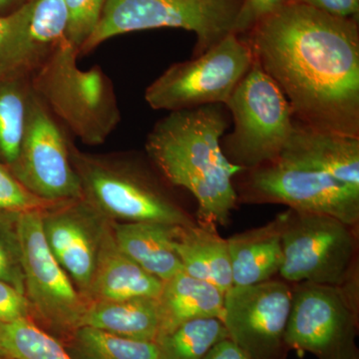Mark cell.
<instances>
[{"instance_id": "16", "label": "cell", "mask_w": 359, "mask_h": 359, "mask_svg": "<svg viewBox=\"0 0 359 359\" xmlns=\"http://www.w3.org/2000/svg\"><path fill=\"white\" fill-rule=\"evenodd\" d=\"M112 223L109 221L101 238L95 269L85 297L87 304L136 297L158 299L163 287L162 280L147 273L119 249Z\"/></svg>"}, {"instance_id": "20", "label": "cell", "mask_w": 359, "mask_h": 359, "mask_svg": "<svg viewBox=\"0 0 359 359\" xmlns=\"http://www.w3.org/2000/svg\"><path fill=\"white\" fill-rule=\"evenodd\" d=\"M174 248L189 276L211 283L224 294L233 287L228 243L216 228L200 224L178 226Z\"/></svg>"}, {"instance_id": "3", "label": "cell", "mask_w": 359, "mask_h": 359, "mask_svg": "<svg viewBox=\"0 0 359 359\" xmlns=\"http://www.w3.org/2000/svg\"><path fill=\"white\" fill-rule=\"evenodd\" d=\"M70 154L83 197L111 221L182 226L196 224L167 190L166 180L156 176L141 158L89 154L72 142Z\"/></svg>"}, {"instance_id": "31", "label": "cell", "mask_w": 359, "mask_h": 359, "mask_svg": "<svg viewBox=\"0 0 359 359\" xmlns=\"http://www.w3.org/2000/svg\"><path fill=\"white\" fill-rule=\"evenodd\" d=\"M29 318L30 309L25 294L0 280V320L4 323Z\"/></svg>"}, {"instance_id": "27", "label": "cell", "mask_w": 359, "mask_h": 359, "mask_svg": "<svg viewBox=\"0 0 359 359\" xmlns=\"http://www.w3.org/2000/svg\"><path fill=\"white\" fill-rule=\"evenodd\" d=\"M18 216L14 212H0V280L25 294Z\"/></svg>"}, {"instance_id": "21", "label": "cell", "mask_w": 359, "mask_h": 359, "mask_svg": "<svg viewBox=\"0 0 359 359\" xmlns=\"http://www.w3.org/2000/svg\"><path fill=\"white\" fill-rule=\"evenodd\" d=\"M224 302V294L216 285L189 276L185 271L177 273L163 283L158 297L162 318L160 337L196 318H218L223 320Z\"/></svg>"}, {"instance_id": "9", "label": "cell", "mask_w": 359, "mask_h": 359, "mask_svg": "<svg viewBox=\"0 0 359 359\" xmlns=\"http://www.w3.org/2000/svg\"><path fill=\"white\" fill-rule=\"evenodd\" d=\"M235 186L238 201L249 204H282L294 211L325 215L355 228L359 223V190L327 174L282 159L243 170Z\"/></svg>"}, {"instance_id": "29", "label": "cell", "mask_w": 359, "mask_h": 359, "mask_svg": "<svg viewBox=\"0 0 359 359\" xmlns=\"http://www.w3.org/2000/svg\"><path fill=\"white\" fill-rule=\"evenodd\" d=\"M107 0H65L68 11L66 39L78 52L95 30Z\"/></svg>"}, {"instance_id": "37", "label": "cell", "mask_w": 359, "mask_h": 359, "mask_svg": "<svg viewBox=\"0 0 359 359\" xmlns=\"http://www.w3.org/2000/svg\"><path fill=\"white\" fill-rule=\"evenodd\" d=\"M0 359H2V358H0Z\"/></svg>"}, {"instance_id": "5", "label": "cell", "mask_w": 359, "mask_h": 359, "mask_svg": "<svg viewBox=\"0 0 359 359\" xmlns=\"http://www.w3.org/2000/svg\"><path fill=\"white\" fill-rule=\"evenodd\" d=\"M224 105L233 126L222 137L221 148L231 164L248 170L280 157L294 116L283 92L256 59Z\"/></svg>"}, {"instance_id": "34", "label": "cell", "mask_w": 359, "mask_h": 359, "mask_svg": "<svg viewBox=\"0 0 359 359\" xmlns=\"http://www.w3.org/2000/svg\"><path fill=\"white\" fill-rule=\"evenodd\" d=\"M34 0H0V15L13 13Z\"/></svg>"}, {"instance_id": "32", "label": "cell", "mask_w": 359, "mask_h": 359, "mask_svg": "<svg viewBox=\"0 0 359 359\" xmlns=\"http://www.w3.org/2000/svg\"><path fill=\"white\" fill-rule=\"evenodd\" d=\"M313 7L340 18H355L359 13V0H287Z\"/></svg>"}, {"instance_id": "22", "label": "cell", "mask_w": 359, "mask_h": 359, "mask_svg": "<svg viewBox=\"0 0 359 359\" xmlns=\"http://www.w3.org/2000/svg\"><path fill=\"white\" fill-rule=\"evenodd\" d=\"M83 325L125 339L156 342L162 330L159 302L155 297L88 302L82 318Z\"/></svg>"}, {"instance_id": "18", "label": "cell", "mask_w": 359, "mask_h": 359, "mask_svg": "<svg viewBox=\"0 0 359 359\" xmlns=\"http://www.w3.org/2000/svg\"><path fill=\"white\" fill-rule=\"evenodd\" d=\"M283 214L259 228L226 240L233 285L245 287L273 280L282 268Z\"/></svg>"}, {"instance_id": "19", "label": "cell", "mask_w": 359, "mask_h": 359, "mask_svg": "<svg viewBox=\"0 0 359 359\" xmlns=\"http://www.w3.org/2000/svg\"><path fill=\"white\" fill-rule=\"evenodd\" d=\"M177 226L150 222L112 223L119 249L163 283L184 271L174 248Z\"/></svg>"}, {"instance_id": "13", "label": "cell", "mask_w": 359, "mask_h": 359, "mask_svg": "<svg viewBox=\"0 0 359 359\" xmlns=\"http://www.w3.org/2000/svg\"><path fill=\"white\" fill-rule=\"evenodd\" d=\"M292 290L282 280L233 285L224 292L223 323L229 339L250 359H285Z\"/></svg>"}, {"instance_id": "25", "label": "cell", "mask_w": 359, "mask_h": 359, "mask_svg": "<svg viewBox=\"0 0 359 359\" xmlns=\"http://www.w3.org/2000/svg\"><path fill=\"white\" fill-rule=\"evenodd\" d=\"M226 339L228 330L221 318H203L182 323L161 335L155 344L158 359H203Z\"/></svg>"}, {"instance_id": "17", "label": "cell", "mask_w": 359, "mask_h": 359, "mask_svg": "<svg viewBox=\"0 0 359 359\" xmlns=\"http://www.w3.org/2000/svg\"><path fill=\"white\" fill-rule=\"evenodd\" d=\"M34 1L0 15V79L32 76L63 41L32 20Z\"/></svg>"}, {"instance_id": "24", "label": "cell", "mask_w": 359, "mask_h": 359, "mask_svg": "<svg viewBox=\"0 0 359 359\" xmlns=\"http://www.w3.org/2000/svg\"><path fill=\"white\" fill-rule=\"evenodd\" d=\"M62 344L73 359H158L155 342L125 339L86 325Z\"/></svg>"}, {"instance_id": "23", "label": "cell", "mask_w": 359, "mask_h": 359, "mask_svg": "<svg viewBox=\"0 0 359 359\" xmlns=\"http://www.w3.org/2000/svg\"><path fill=\"white\" fill-rule=\"evenodd\" d=\"M32 76L0 79V163L11 169L20 152L32 96Z\"/></svg>"}, {"instance_id": "33", "label": "cell", "mask_w": 359, "mask_h": 359, "mask_svg": "<svg viewBox=\"0 0 359 359\" xmlns=\"http://www.w3.org/2000/svg\"><path fill=\"white\" fill-rule=\"evenodd\" d=\"M203 359H250L230 339L222 340Z\"/></svg>"}, {"instance_id": "2", "label": "cell", "mask_w": 359, "mask_h": 359, "mask_svg": "<svg viewBox=\"0 0 359 359\" xmlns=\"http://www.w3.org/2000/svg\"><path fill=\"white\" fill-rule=\"evenodd\" d=\"M231 123L224 104H210L169 112L146 139L148 159L167 183L192 194L203 226H226L238 202L233 182L243 169L221 148Z\"/></svg>"}, {"instance_id": "15", "label": "cell", "mask_w": 359, "mask_h": 359, "mask_svg": "<svg viewBox=\"0 0 359 359\" xmlns=\"http://www.w3.org/2000/svg\"><path fill=\"white\" fill-rule=\"evenodd\" d=\"M278 159L327 174L359 190V138L311 128L294 119Z\"/></svg>"}, {"instance_id": "6", "label": "cell", "mask_w": 359, "mask_h": 359, "mask_svg": "<svg viewBox=\"0 0 359 359\" xmlns=\"http://www.w3.org/2000/svg\"><path fill=\"white\" fill-rule=\"evenodd\" d=\"M241 4L242 0H107L79 55H86L118 35L171 27L195 33L196 57L233 33Z\"/></svg>"}, {"instance_id": "35", "label": "cell", "mask_w": 359, "mask_h": 359, "mask_svg": "<svg viewBox=\"0 0 359 359\" xmlns=\"http://www.w3.org/2000/svg\"><path fill=\"white\" fill-rule=\"evenodd\" d=\"M4 327H6V323L0 320V358L9 359L6 348H4Z\"/></svg>"}, {"instance_id": "4", "label": "cell", "mask_w": 359, "mask_h": 359, "mask_svg": "<svg viewBox=\"0 0 359 359\" xmlns=\"http://www.w3.org/2000/svg\"><path fill=\"white\" fill-rule=\"evenodd\" d=\"M76 47L63 40L32 75L35 95L85 145H102L121 122L114 85L100 65L81 69Z\"/></svg>"}, {"instance_id": "10", "label": "cell", "mask_w": 359, "mask_h": 359, "mask_svg": "<svg viewBox=\"0 0 359 359\" xmlns=\"http://www.w3.org/2000/svg\"><path fill=\"white\" fill-rule=\"evenodd\" d=\"M283 218V278L341 287L353 278L355 228L325 215L290 209Z\"/></svg>"}, {"instance_id": "14", "label": "cell", "mask_w": 359, "mask_h": 359, "mask_svg": "<svg viewBox=\"0 0 359 359\" xmlns=\"http://www.w3.org/2000/svg\"><path fill=\"white\" fill-rule=\"evenodd\" d=\"M109 221L84 197L59 203L41 212L47 245L84 299Z\"/></svg>"}, {"instance_id": "36", "label": "cell", "mask_w": 359, "mask_h": 359, "mask_svg": "<svg viewBox=\"0 0 359 359\" xmlns=\"http://www.w3.org/2000/svg\"><path fill=\"white\" fill-rule=\"evenodd\" d=\"M349 359H359V353L358 351L356 353H354L353 356H351Z\"/></svg>"}, {"instance_id": "28", "label": "cell", "mask_w": 359, "mask_h": 359, "mask_svg": "<svg viewBox=\"0 0 359 359\" xmlns=\"http://www.w3.org/2000/svg\"><path fill=\"white\" fill-rule=\"evenodd\" d=\"M61 202L41 199L14 176L11 170L0 163V212L44 211Z\"/></svg>"}, {"instance_id": "1", "label": "cell", "mask_w": 359, "mask_h": 359, "mask_svg": "<svg viewBox=\"0 0 359 359\" xmlns=\"http://www.w3.org/2000/svg\"><path fill=\"white\" fill-rule=\"evenodd\" d=\"M244 39L290 104L294 119L311 128L359 138V28L287 1Z\"/></svg>"}, {"instance_id": "8", "label": "cell", "mask_w": 359, "mask_h": 359, "mask_svg": "<svg viewBox=\"0 0 359 359\" xmlns=\"http://www.w3.org/2000/svg\"><path fill=\"white\" fill-rule=\"evenodd\" d=\"M41 212L18 216L25 294L30 320L63 344L81 327L87 302L49 249Z\"/></svg>"}, {"instance_id": "12", "label": "cell", "mask_w": 359, "mask_h": 359, "mask_svg": "<svg viewBox=\"0 0 359 359\" xmlns=\"http://www.w3.org/2000/svg\"><path fill=\"white\" fill-rule=\"evenodd\" d=\"M70 143L65 129L32 90L20 152L11 172L41 199H79L83 193L71 161Z\"/></svg>"}, {"instance_id": "7", "label": "cell", "mask_w": 359, "mask_h": 359, "mask_svg": "<svg viewBox=\"0 0 359 359\" xmlns=\"http://www.w3.org/2000/svg\"><path fill=\"white\" fill-rule=\"evenodd\" d=\"M252 61L244 37L230 33L201 55L167 68L146 88V102L168 112L226 104Z\"/></svg>"}, {"instance_id": "30", "label": "cell", "mask_w": 359, "mask_h": 359, "mask_svg": "<svg viewBox=\"0 0 359 359\" xmlns=\"http://www.w3.org/2000/svg\"><path fill=\"white\" fill-rule=\"evenodd\" d=\"M285 2L287 0H242L233 33L241 36L249 32L259 20L273 13Z\"/></svg>"}, {"instance_id": "26", "label": "cell", "mask_w": 359, "mask_h": 359, "mask_svg": "<svg viewBox=\"0 0 359 359\" xmlns=\"http://www.w3.org/2000/svg\"><path fill=\"white\" fill-rule=\"evenodd\" d=\"M4 341L9 359H73L62 342L29 318L6 323Z\"/></svg>"}, {"instance_id": "11", "label": "cell", "mask_w": 359, "mask_h": 359, "mask_svg": "<svg viewBox=\"0 0 359 359\" xmlns=\"http://www.w3.org/2000/svg\"><path fill=\"white\" fill-rule=\"evenodd\" d=\"M355 290L302 283L292 290L285 341L318 359H349L358 353Z\"/></svg>"}]
</instances>
